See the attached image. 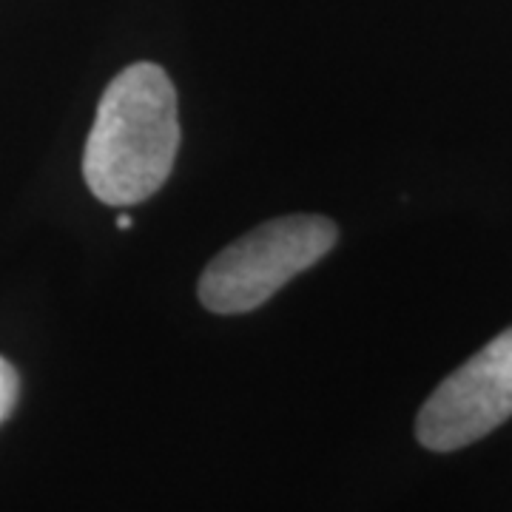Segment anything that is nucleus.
<instances>
[{
	"label": "nucleus",
	"instance_id": "nucleus-2",
	"mask_svg": "<svg viewBox=\"0 0 512 512\" xmlns=\"http://www.w3.org/2000/svg\"><path fill=\"white\" fill-rule=\"evenodd\" d=\"M336 239L339 228L319 214L265 222L208 262L197 288L200 302L222 316L256 311L293 276L316 265Z\"/></svg>",
	"mask_w": 512,
	"mask_h": 512
},
{
	"label": "nucleus",
	"instance_id": "nucleus-4",
	"mask_svg": "<svg viewBox=\"0 0 512 512\" xmlns=\"http://www.w3.org/2000/svg\"><path fill=\"white\" fill-rule=\"evenodd\" d=\"M18 390V370L12 367V362H6V359L0 356V424L6 421V416L12 413V407L18 402Z\"/></svg>",
	"mask_w": 512,
	"mask_h": 512
},
{
	"label": "nucleus",
	"instance_id": "nucleus-5",
	"mask_svg": "<svg viewBox=\"0 0 512 512\" xmlns=\"http://www.w3.org/2000/svg\"><path fill=\"white\" fill-rule=\"evenodd\" d=\"M117 228H131V217H128V214H120V217H117Z\"/></svg>",
	"mask_w": 512,
	"mask_h": 512
},
{
	"label": "nucleus",
	"instance_id": "nucleus-1",
	"mask_svg": "<svg viewBox=\"0 0 512 512\" xmlns=\"http://www.w3.org/2000/svg\"><path fill=\"white\" fill-rule=\"evenodd\" d=\"M180 148L177 92L157 63H134L100 97L83 151V177L106 205L128 208L154 197Z\"/></svg>",
	"mask_w": 512,
	"mask_h": 512
},
{
	"label": "nucleus",
	"instance_id": "nucleus-3",
	"mask_svg": "<svg viewBox=\"0 0 512 512\" xmlns=\"http://www.w3.org/2000/svg\"><path fill=\"white\" fill-rule=\"evenodd\" d=\"M512 416V328L450 373L424 402L416 436L433 453L484 439Z\"/></svg>",
	"mask_w": 512,
	"mask_h": 512
}]
</instances>
